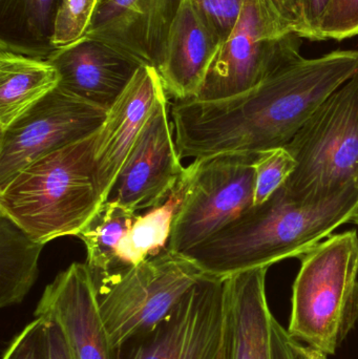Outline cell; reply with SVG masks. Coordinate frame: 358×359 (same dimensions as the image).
I'll use <instances>...</instances> for the list:
<instances>
[{"label":"cell","instance_id":"cell-21","mask_svg":"<svg viewBox=\"0 0 358 359\" xmlns=\"http://www.w3.org/2000/svg\"><path fill=\"white\" fill-rule=\"evenodd\" d=\"M138 212L113 202L101 205L94 217L78 234L88 251V264L97 291L104 288L117 273V249L132 228Z\"/></svg>","mask_w":358,"mask_h":359},{"label":"cell","instance_id":"cell-1","mask_svg":"<svg viewBox=\"0 0 358 359\" xmlns=\"http://www.w3.org/2000/svg\"><path fill=\"white\" fill-rule=\"evenodd\" d=\"M358 72V50L302 57L231 98L176 101L170 107L181 159L258 155L285 147L313 111Z\"/></svg>","mask_w":358,"mask_h":359},{"label":"cell","instance_id":"cell-14","mask_svg":"<svg viewBox=\"0 0 358 359\" xmlns=\"http://www.w3.org/2000/svg\"><path fill=\"white\" fill-rule=\"evenodd\" d=\"M182 0H101L85 35L157 69Z\"/></svg>","mask_w":358,"mask_h":359},{"label":"cell","instance_id":"cell-6","mask_svg":"<svg viewBox=\"0 0 358 359\" xmlns=\"http://www.w3.org/2000/svg\"><path fill=\"white\" fill-rule=\"evenodd\" d=\"M296 168L285 185L302 201L358 186V72L332 93L286 145Z\"/></svg>","mask_w":358,"mask_h":359},{"label":"cell","instance_id":"cell-19","mask_svg":"<svg viewBox=\"0 0 358 359\" xmlns=\"http://www.w3.org/2000/svg\"><path fill=\"white\" fill-rule=\"evenodd\" d=\"M59 83L60 76L50 61L0 50V132Z\"/></svg>","mask_w":358,"mask_h":359},{"label":"cell","instance_id":"cell-2","mask_svg":"<svg viewBox=\"0 0 358 359\" xmlns=\"http://www.w3.org/2000/svg\"><path fill=\"white\" fill-rule=\"evenodd\" d=\"M358 186L319 200L294 198L285 184L262 204L244 211L185 257L208 276L228 278L301 257L354 219Z\"/></svg>","mask_w":358,"mask_h":359},{"label":"cell","instance_id":"cell-12","mask_svg":"<svg viewBox=\"0 0 358 359\" xmlns=\"http://www.w3.org/2000/svg\"><path fill=\"white\" fill-rule=\"evenodd\" d=\"M35 318L58 324L75 359H119L101 318L88 264H71L46 286Z\"/></svg>","mask_w":358,"mask_h":359},{"label":"cell","instance_id":"cell-9","mask_svg":"<svg viewBox=\"0 0 358 359\" xmlns=\"http://www.w3.org/2000/svg\"><path fill=\"white\" fill-rule=\"evenodd\" d=\"M258 155L226 154L195 160V176L172 224L170 251L184 253L254 206Z\"/></svg>","mask_w":358,"mask_h":359},{"label":"cell","instance_id":"cell-10","mask_svg":"<svg viewBox=\"0 0 358 359\" xmlns=\"http://www.w3.org/2000/svg\"><path fill=\"white\" fill-rule=\"evenodd\" d=\"M106 116L58 86L0 132V189L37 160L96 135Z\"/></svg>","mask_w":358,"mask_h":359},{"label":"cell","instance_id":"cell-11","mask_svg":"<svg viewBox=\"0 0 358 359\" xmlns=\"http://www.w3.org/2000/svg\"><path fill=\"white\" fill-rule=\"evenodd\" d=\"M170 113V99L163 90L107 201L139 213L161 205L172 194L186 168L181 163Z\"/></svg>","mask_w":358,"mask_h":359},{"label":"cell","instance_id":"cell-30","mask_svg":"<svg viewBox=\"0 0 358 359\" xmlns=\"http://www.w3.org/2000/svg\"><path fill=\"white\" fill-rule=\"evenodd\" d=\"M42 320L46 322L48 359H75L58 324L46 318Z\"/></svg>","mask_w":358,"mask_h":359},{"label":"cell","instance_id":"cell-29","mask_svg":"<svg viewBox=\"0 0 358 359\" xmlns=\"http://www.w3.org/2000/svg\"><path fill=\"white\" fill-rule=\"evenodd\" d=\"M331 0H296L294 29L301 38L315 41L322 18Z\"/></svg>","mask_w":358,"mask_h":359},{"label":"cell","instance_id":"cell-16","mask_svg":"<svg viewBox=\"0 0 358 359\" xmlns=\"http://www.w3.org/2000/svg\"><path fill=\"white\" fill-rule=\"evenodd\" d=\"M220 44L191 0H182L157 67L168 96L195 98Z\"/></svg>","mask_w":358,"mask_h":359},{"label":"cell","instance_id":"cell-31","mask_svg":"<svg viewBox=\"0 0 358 359\" xmlns=\"http://www.w3.org/2000/svg\"><path fill=\"white\" fill-rule=\"evenodd\" d=\"M275 2L277 8L281 11L282 14L286 18L290 19L292 22H294V19H296V0H275Z\"/></svg>","mask_w":358,"mask_h":359},{"label":"cell","instance_id":"cell-22","mask_svg":"<svg viewBox=\"0 0 358 359\" xmlns=\"http://www.w3.org/2000/svg\"><path fill=\"white\" fill-rule=\"evenodd\" d=\"M12 219L0 215V306L22 303L38 278V262L44 248Z\"/></svg>","mask_w":358,"mask_h":359},{"label":"cell","instance_id":"cell-17","mask_svg":"<svg viewBox=\"0 0 358 359\" xmlns=\"http://www.w3.org/2000/svg\"><path fill=\"white\" fill-rule=\"evenodd\" d=\"M268 267L254 268L225 280L226 359H271V314L267 304Z\"/></svg>","mask_w":358,"mask_h":359},{"label":"cell","instance_id":"cell-18","mask_svg":"<svg viewBox=\"0 0 358 359\" xmlns=\"http://www.w3.org/2000/svg\"><path fill=\"white\" fill-rule=\"evenodd\" d=\"M195 172L193 161L186 166L182 178L165 202L139 215L132 228L120 241L117 249V273L109 285L132 268L167 250L174 217L182 206Z\"/></svg>","mask_w":358,"mask_h":359},{"label":"cell","instance_id":"cell-15","mask_svg":"<svg viewBox=\"0 0 358 359\" xmlns=\"http://www.w3.org/2000/svg\"><path fill=\"white\" fill-rule=\"evenodd\" d=\"M48 60L60 76L59 88L106 111L142 65L109 44L86 35L57 48Z\"/></svg>","mask_w":358,"mask_h":359},{"label":"cell","instance_id":"cell-32","mask_svg":"<svg viewBox=\"0 0 358 359\" xmlns=\"http://www.w3.org/2000/svg\"><path fill=\"white\" fill-rule=\"evenodd\" d=\"M352 223H355V224H357V225H358V208H357V213H355V217H354V219H353Z\"/></svg>","mask_w":358,"mask_h":359},{"label":"cell","instance_id":"cell-25","mask_svg":"<svg viewBox=\"0 0 358 359\" xmlns=\"http://www.w3.org/2000/svg\"><path fill=\"white\" fill-rule=\"evenodd\" d=\"M358 36V0H331L319 23L315 41Z\"/></svg>","mask_w":358,"mask_h":359},{"label":"cell","instance_id":"cell-23","mask_svg":"<svg viewBox=\"0 0 358 359\" xmlns=\"http://www.w3.org/2000/svg\"><path fill=\"white\" fill-rule=\"evenodd\" d=\"M296 168L294 156L286 147L259 154L254 163V205L262 204L287 182Z\"/></svg>","mask_w":358,"mask_h":359},{"label":"cell","instance_id":"cell-24","mask_svg":"<svg viewBox=\"0 0 358 359\" xmlns=\"http://www.w3.org/2000/svg\"><path fill=\"white\" fill-rule=\"evenodd\" d=\"M100 0H61L53 44L60 48L85 35Z\"/></svg>","mask_w":358,"mask_h":359},{"label":"cell","instance_id":"cell-13","mask_svg":"<svg viewBox=\"0 0 358 359\" xmlns=\"http://www.w3.org/2000/svg\"><path fill=\"white\" fill-rule=\"evenodd\" d=\"M163 90L165 88L157 69L141 65L107 111L94 151L95 178L103 203L109 200L118 175Z\"/></svg>","mask_w":358,"mask_h":359},{"label":"cell","instance_id":"cell-27","mask_svg":"<svg viewBox=\"0 0 358 359\" xmlns=\"http://www.w3.org/2000/svg\"><path fill=\"white\" fill-rule=\"evenodd\" d=\"M2 359H48L46 322L35 318L11 341Z\"/></svg>","mask_w":358,"mask_h":359},{"label":"cell","instance_id":"cell-3","mask_svg":"<svg viewBox=\"0 0 358 359\" xmlns=\"http://www.w3.org/2000/svg\"><path fill=\"white\" fill-rule=\"evenodd\" d=\"M98 133L19 172L0 189V215L43 244L78 236L103 204L94 168Z\"/></svg>","mask_w":358,"mask_h":359},{"label":"cell","instance_id":"cell-7","mask_svg":"<svg viewBox=\"0 0 358 359\" xmlns=\"http://www.w3.org/2000/svg\"><path fill=\"white\" fill-rule=\"evenodd\" d=\"M204 274L195 262L167 249L97 291L99 311L113 347L119 349L159 324Z\"/></svg>","mask_w":358,"mask_h":359},{"label":"cell","instance_id":"cell-5","mask_svg":"<svg viewBox=\"0 0 358 359\" xmlns=\"http://www.w3.org/2000/svg\"><path fill=\"white\" fill-rule=\"evenodd\" d=\"M302 39L275 0H244L195 98L218 101L244 94L302 58Z\"/></svg>","mask_w":358,"mask_h":359},{"label":"cell","instance_id":"cell-33","mask_svg":"<svg viewBox=\"0 0 358 359\" xmlns=\"http://www.w3.org/2000/svg\"><path fill=\"white\" fill-rule=\"evenodd\" d=\"M224 359H226V354H225V358H224Z\"/></svg>","mask_w":358,"mask_h":359},{"label":"cell","instance_id":"cell-28","mask_svg":"<svg viewBox=\"0 0 358 359\" xmlns=\"http://www.w3.org/2000/svg\"><path fill=\"white\" fill-rule=\"evenodd\" d=\"M271 359H327V354L310 346H304L290 334L275 318H271Z\"/></svg>","mask_w":358,"mask_h":359},{"label":"cell","instance_id":"cell-26","mask_svg":"<svg viewBox=\"0 0 358 359\" xmlns=\"http://www.w3.org/2000/svg\"><path fill=\"white\" fill-rule=\"evenodd\" d=\"M210 31L221 43L233 31L244 0H191Z\"/></svg>","mask_w":358,"mask_h":359},{"label":"cell","instance_id":"cell-4","mask_svg":"<svg viewBox=\"0 0 358 359\" xmlns=\"http://www.w3.org/2000/svg\"><path fill=\"white\" fill-rule=\"evenodd\" d=\"M301 259L288 331L332 355L358 322L357 232L329 236Z\"/></svg>","mask_w":358,"mask_h":359},{"label":"cell","instance_id":"cell-20","mask_svg":"<svg viewBox=\"0 0 358 359\" xmlns=\"http://www.w3.org/2000/svg\"><path fill=\"white\" fill-rule=\"evenodd\" d=\"M61 0H0V50L46 59Z\"/></svg>","mask_w":358,"mask_h":359},{"label":"cell","instance_id":"cell-34","mask_svg":"<svg viewBox=\"0 0 358 359\" xmlns=\"http://www.w3.org/2000/svg\"><path fill=\"white\" fill-rule=\"evenodd\" d=\"M100 1H101V0H100Z\"/></svg>","mask_w":358,"mask_h":359},{"label":"cell","instance_id":"cell-8","mask_svg":"<svg viewBox=\"0 0 358 359\" xmlns=\"http://www.w3.org/2000/svg\"><path fill=\"white\" fill-rule=\"evenodd\" d=\"M226 278L204 274L153 329L118 349L119 359H224Z\"/></svg>","mask_w":358,"mask_h":359}]
</instances>
